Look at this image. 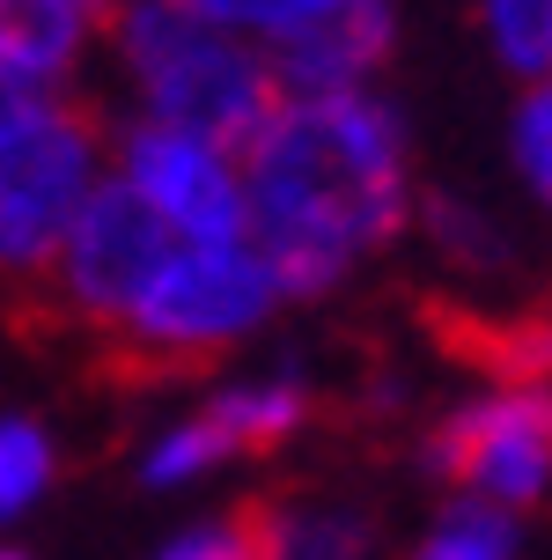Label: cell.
<instances>
[{"instance_id": "8", "label": "cell", "mask_w": 552, "mask_h": 560, "mask_svg": "<svg viewBox=\"0 0 552 560\" xmlns=\"http://www.w3.org/2000/svg\"><path fill=\"white\" fill-rule=\"evenodd\" d=\"M398 52V0H331L325 15L266 45L280 96H361Z\"/></svg>"}, {"instance_id": "1", "label": "cell", "mask_w": 552, "mask_h": 560, "mask_svg": "<svg viewBox=\"0 0 552 560\" xmlns=\"http://www.w3.org/2000/svg\"><path fill=\"white\" fill-rule=\"evenodd\" d=\"M413 140L384 89L361 96H280L244 140L250 244L280 295H331L413 229Z\"/></svg>"}, {"instance_id": "5", "label": "cell", "mask_w": 552, "mask_h": 560, "mask_svg": "<svg viewBox=\"0 0 552 560\" xmlns=\"http://www.w3.org/2000/svg\"><path fill=\"white\" fill-rule=\"evenodd\" d=\"M169 252H177V236L104 170V185L89 192V207L74 214V229L59 236L52 266H45V280H37V295H45L67 325L110 339L118 325H126V310L148 295V280H155V266H163Z\"/></svg>"}, {"instance_id": "15", "label": "cell", "mask_w": 552, "mask_h": 560, "mask_svg": "<svg viewBox=\"0 0 552 560\" xmlns=\"http://www.w3.org/2000/svg\"><path fill=\"white\" fill-rule=\"evenodd\" d=\"M479 37L516 89L552 82V0H479Z\"/></svg>"}, {"instance_id": "10", "label": "cell", "mask_w": 552, "mask_h": 560, "mask_svg": "<svg viewBox=\"0 0 552 560\" xmlns=\"http://www.w3.org/2000/svg\"><path fill=\"white\" fill-rule=\"evenodd\" d=\"M199 413L221 428L228 457H250V450H280L295 428L309 420V384L287 376V369H258V376H228L199 398Z\"/></svg>"}, {"instance_id": "3", "label": "cell", "mask_w": 552, "mask_h": 560, "mask_svg": "<svg viewBox=\"0 0 552 560\" xmlns=\"http://www.w3.org/2000/svg\"><path fill=\"white\" fill-rule=\"evenodd\" d=\"M110 170V126L74 89H0V280L37 288Z\"/></svg>"}, {"instance_id": "17", "label": "cell", "mask_w": 552, "mask_h": 560, "mask_svg": "<svg viewBox=\"0 0 552 560\" xmlns=\"http://www.w3.org/2000/svg\"><path fill=\"white\" fill-rule=\"evenodd\" d=\"M508 163L524 177V192L552 207V82H524L516 112H508Z\"/></svg>"}, {"instance_id": "21", "label": "cell", "mask_w": 552, "mask_h": 560, "mask_svg": "<svg viewBox=\"0 0 552 560\" xmlns=\"http://www.w3.org/2000/svg\"><path fill=\"white\" fill-rule=\"evenodd\" d=\"M0 560H23V553H15V546H0Z\"/></svg>"}, {"instance_id": "14", "label": "cell", "mask_w": 552, "mask_h": 560, "mask_svg": "<svg viewBox=\"0 0 552 560\" xmlns=\"http://www.w3.org/2000/svg\"><path fill=\"white\" fill-rule=\"evenodd\" d=\"M221 465H236V457H228L221 428L199 413V406H192V413H177V420H163V428L140 443V479H148V487H163V494L214 479Z\"/></svg>"}, {"instance_id": "18", "label": "cell", "mask_w": 552, "mask_h": 560, "mask_svg": "<svg viewBox=\"0 0 552 560\" xmlns=\"http://www.w3.org/2000/svg\"><path fill=\"white\" fill-rule=\"evenodd\" d=\"M192 8L199 23L228 30V37H250V45H280L287 30H303L309 15H325L331 0H177Z\"/></svg>"}, {"instance_id": "2", "label": "cell", "mask_w": 552, "mask_h": 560, "mask_svg": "<svg viewBox=\"0 0 552 560\" xmlns=\"http://www.w3.org/2000/svg\"><path fill=\"white\" fill-rule=\"evenodd\" d=\"M104 52L133 118L207 133L221 148H244L280 104L266 45L199 23L177 0H118L104 15Z\"/></svg>"}, {"instance_id": "6", "label": "cell", "mask_w": 552, "mask_h": 560, "mask_svg": "<svg viewBox=\"0 0 552 560\" xmlns=\"http://www.w3.org/2000/svg\"><path fill=\"white\" fill-rule=\"evenodd\" d=\"M110 177L177 236V244H228L250 236L244 207V148L207 133H177L155 118H126L110 133Z\"/></svg>"}, {"instance_id": "12", "label": "cell", "mask_w": 552, "mask_h": 560, "mask_svg": "<svg viewBox=\"0 0 552 560\" xmlns=\"http://www.w3.org/2000/svg\"><path fill=\"white\" fill-rule=\"evenodd\" d=\"M59 487V443L37 413H0V538Z\"/></svg>"}, {"instance_id": "9", "label": "cell", "mask_w": 552, "mask_h": 560, "mask_svg": "<svg viewBox=\"0 0 552 560\" xmlns=\"http://www.w3.org/2000/svg\"><path fill=\"white\" fill-rule=\"evenodd\" d=\"M104 52V23L67 0H0V89H74Z\"/></svg>"}, {"instance_id": "16", "label": "cell", "mask_w": 552, "mask_h": 560, "mask_svg": "<svg viewBox=\"0 0 552 560\" xmlns=\"http://www.w3.org/2000/svg\"><path fill=\"white\" fill-rule=\"evenodd\" d=\"M413 222L427 229V244H435L449 266H465V273H486V266H501V258H508V236H501V222L486 214V207L457 199V192L413 199Z\"/></svg>"}, {"instance_id": "11", "label": "cell", "mask_w": 552, "mask_h": 560, "mask_svg": "<svg viewBox=\"0 0 552 560\" xmlns=\"http://www.w3.org/2000/svg\"><path fill=\"white\" fill-rule=\"evenodd\" d=\"M266 560H368L376 532L347 502H273L258 516Z\"/></svg>"}, {"instance_id": "4", "label": "cell", "mask_w": 552, "mask_h": 560, "mask_svg": "<svg viewBox=\"0 0 552 560\" xmlns=\"http://www.w3.org/2000/svg\"><path fill=\"white\" fill-rule=\"evenodd\" d=\"M280 303L287 295H280L273 266H266V252L250 236L177 244L155 266L148 295L126 310V325L110 332V347L148 369H192V362H214V354H236L244 339H258Z\"/></svg>"}, {"instance_id": "7", "label": "cell", "mask_w": 552, "mask_h": 560, "mask_svg": "<svg viewBox=\"0 0 552 560\" xmlns=\"http://www.w3.org/2000/svg\"><path fill=\"white\" fill-rule=\"evenodd\" d=\"M435 465L457 494L508 516L552 502V376H516L457 406L435 435Z\"/></svg>"}, {"instance_id": "19", "label": "cell", "mask_w": 552, "mask_h": 560, "mask_svg": "<svg viewBox=\"0 0 552 560\" xmlns=\"http://www.w3.org/2000/svg\"><path fill=\"white\" fill-rule=\"evenodd\" d=\"M155 560H266V546H258V524L244 516H207V524H185Z\"/></svg>"}, {"instance_id": "13", "label": "cell", "mask_w": 552, "mask_h": 560, "mask_svg": "<svg viewBox=\"0 0 552 560\" xmlns=\"http://www.w3.org/2000/svg\"><path fill=\"white\" fill-rule=\"evenodd\" d=\"M406 560H524V524L494 502L449 494L435 509V524L406 546Z\"/></svg>"}, {"instance_id": "20", "label": "cell", "mask_w": 552, "mask_h": 560, "mask_svg": "<svg viewBox=\"0 0 552 560\" xmlns=\"http://www.w3.org/2000/svg\"><path fill=\"white\" fill-rule=\"evenodd\" d=\"M67 8H82V15H96V23H104V15L118 8V0H67Z\"/></svg>"}]
</instances>
